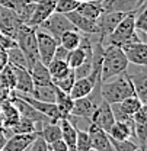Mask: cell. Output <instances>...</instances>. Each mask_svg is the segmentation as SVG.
<instances>
[{
  "label": "cell",
  "instance_id": "2",
  "mask_svg": "<svg viewBox=\"0 0 147 151\" xmlns=\"http://www.w3.org/2000/svg\"><path fill=\"white\" fill-rule=\"evenodd\" d=\"M128 65V60L119 47L104 45L102 65H101V81H106L115 76L127 71Z\"/></svg>",
  "mask_w": 147,
  "mask_h": 151
},
{
  "label": "cell",
  "instance_id": "34",
  "mask_svg": "<svg viewBox=\"0 0 147 151\" xmlns=\"http://www.w3.org/2000/svg\"><path fill=\"white\" fill-rule=\"evenodd\" d=\"M7 61H9L10 65L28 68V65H26V58H25V55L22 54V51L19 50L16 45L7 50Z\"/></svg>",
  "mask_w": 147,
  "mask_h": 151
},
{
  "label": "cell",
  "instance_id": "36",
  "mask_svg": "<svg viewBox=\"0 0 147 151\" xmlns=\"http://www.w3.org/2000/svg\"><path fill=\"white\" fill-rule=\"evenodd\" d=\"M134 28L137 31L147 32V10H146V1L137 9L135 16H134Z\"/></svg>",
  "mask_w": 147,
  "mask_h": 151
},
{
  "label": "cell",
  "instance_id": "35",
  "mask_svg": "<svg viewBox=\"0 0 147 151\" xmlns=\"http://www.w3.org/2000/svg\"><path fill=\"white\" fill-rule=\"evenodd\" d=\"M92 148L91 138L86 129H79L77 128V137H76V144H74V151H89Z\"/></svg>",
  "mask_w": 147,
  "mask_h": 151
},
{
  "label": "cell",
  "instance_id": "8",
  "mask_svg": "<svg viewBox=\"0 0 147 151\" xmlns=\"http://www.w3.org/2000/svg\"><path fill=\"white\" fill-rule=\"evenodd\" d=\"M35 35H37V48H38L39 61L42 64L48 65L50 61L54 57L55 48L58 45V41L54 37H51L48 32H45L41 28H38V26H37V31H35Z\"/></svg>",
  "mask_w": 147,
  "mask_h": 151
},
{
  "label": "cell",
  "instance_id": "28",
  "mask_svg": "<svg viewBox=\"0 0 147 151\" xmlns=\"http://www.w3.org/2000/svg\"><path fill=\"white\" fill-rule=\"evenodd\" d=\"M143 105H144V103H143L137 96H130L127 99H124L122 102L115 103L114 106H115L121 113H124V115H127V116H133Z\"/></svg>",
  "mask_w": 147,
  "mask_h": 151
},
{
  "label": "cell",
  "instance_id": "44",
  "mask_svg": "<svg viewBox=\"0 0 147 151\" xmlns=\"http://www.w3.org/2000/svg\"><path fill=\"white\" fill-rule=\"evenodd\" d=\"M77 1H80V3H83V1H99V0H77Z\"/></svg>",
  "mask_w": 147,
  "mask_h": 151
},
{
  "label": "cell",
  "instance_id": "40",
  "mask_svg": "<svg viewBox=\"0 0 147 151\" xmlns=\"http://www.w3.org/2000/svg\"><path fill=\"white\" fill-rule=\"evenodd\" d=\"M26 151H48V144L38 135L37 138L34 139V142L28 147Z\"/></svg>",
  "mask_w": 147,
  "mask_h": 151
},
{
  "label": "cell",
  "instance_id": "32",
  "mask_svg": "<svg viewBox=\"0 0 147 151\" xmlns=\"http://www.w3.org/2000/svg\"><path fill=\"white\" fill-rule=\"evenodd\" d=\"M74 81H76V76H74V71L70 70L67 74L61 76V77H57V78H51V83L54 84L57 89L66 92V93H70L72 87H73Z\"/></svg>",
  "mask_w": 147,
  "mask_h": 151
},
{
  "label": "cell",
  "instance_id": "4",
  "mask_svg": "<svg viewBox=\"0 0 147 151\" xmlns=\"http://www.w3.org/2000/svg\"><path fill=\"white\" fill-rule=\"evenodd\" d=\"M102 83V81H101ZM101 83H98L95 87H93L92 93L86 97H80V99H74L73 108H72V116L76 118H82V119H88L91 122V118H92L93 112L96 111L98 105L101 103L102 97H101V92H99V87H101Z\"/></svg>",
  "mask_w": 147,
  "mask_h": 151
},
{
  "label": "cell",
  "instance_id": "19",
  "mask_svg": "<svg viewBox=\"0 0 147 151\" xmlns=\"http://www.w3.org/2000/svg\"><path fill=\"white\" fill-rule=\"evenodd\" d=\"M54 6H55V0H41V1H37L28 25L29 26H35V28L39 26L54 12Z\"/></svg>",
  "mask_w": 147,
  "mask_h": 151
},
{
  "label": "cell",
  "instance_id": "27",
  "mask_svg": "<svg viewBox=\"0 0 147 151\" xmlns=\"http://www.w3.org/2000/svg\"><path fill=\"white\" fill-rule=\"evenodd\" d=\"M38 135L47 142V144H51L57 139H61V129H60V125L58 122H47L39 131Z\"/></svg>",
  "mask_w": 147,
  "mask_h": 151
},
{
  "label": "cell",
  "instance_id": "43",
  "mask_svg": "<svg viewBox=\"0 0 147 151\" xmlns=\"http://www.w3.org/2000/svg\"><path fill=\"white\" fill-rule=\"evenodd\" d=\"M7 138H9V131H7V128L0 127V150L4 147V144H6Z\"/></svg>",
  "mask_w": 147,
  "mask_h": 151
},
{
  "label": "cell",
  "instance_id": "31",
  "mask_svg": "<svg viewBox=\"0 0 147 151\" xmlns=\"http://www.w3.org/2000/svg\"><path fill=\"white\" fill-rule=\"evenodd\" d=\"M9 131L12 134H32V132H38L37 128V122L28 119V118H19V121L12 127L9 128Z\"/></svg>",
  "mask_w": 147,
  "mask_h": 151
},
{
  "label": "cell",
  "instance_id": "42",
  "mask_svg": "<svg viewBox=\"0 0 147 151\" xmlns=\"http://www.w3.org/2000/svg\"><path fill=\"white\" fill-rule=\"evenodd\" d=\"M67 55H69V50H66L64 47H61V45L58 44L57 48H55V52H54V57H53V58L66 61V60H67Z\"/></svg>",
  "mask_w": 147,
  "mask_h": 151
},
{
  "label": "cell",
  "instance_id": "17",
  "mask_svg": "<svg viewBox=\"0 0 147 151\" xmlns=\"http://www.w3.org/2000/svg\"><path fill=\"white\" fill-rule=\"evenodd\" d=\"M67 19L72 22L76 31H79L80 34H86V35H98V26H96V20L86 18L83 15H80L79 12H70L66 15Z\"/></svg>",
  "mask_w": 147,
  "mask_h": 151
},
{
  "label": "cell",
  "instance_id": "37",
  "mask_svg": "<svg viewBox=\"0 0 147 151\" xmlns=\"http://www.w3.org/2000/svg\"><path fill=\"white\" fill-rule=\"evenodd\" d=\"M80 1L77 0H55L54 12L61 13V15H67L70 12H74L79 7Z\"/></svg>",
  "mask_w": 147,
  "mask_h": 151
},
{
  "label": "cell",
  "instance_id": "25",
  "mask_svg": "<svg viewBox=\"0 0 147 151\" xmlns=\"http://www.w3.org/2000/svg\"><path fill=\"white\" fill-rule=\"evenodd\" d=\"M55 106L57 109L60 111L61 116L63 118H67L70 112H72V108H73V103H74V99L70 96V93H66L60 89L55 87V100H54Z\"/></svg>",
  "mask_w": 147,
  "mask_h": 151
},
{
  "label": "cell",
  "instance_id": "38",
  "mask_svg": "<svg viewBox=\"0 0 147 151\" xmlns=\"http://www.w3.org/2000/svg\"><path fill=\"white\" fill-rule=\"evenodd\" d=\"M111 145L114 151H134L138 145L135 141H131V139H122V141H118V139H112L109 138Z\"/></svg>",
  "mask_w": 147,
  "mask_h": 151
},
{
  "label": "cell",
  "instance_id": "5",
  "mask_svg": "<svg viewBox=\"0 0 147 151\" xmlns=\"http://www.w3.org/2000/svg\"><path fill=\"white\" fill-rule=\"evenodd\" d=\"M135 12H137V10L128 12V13L122 18V20H121V22L117 25V28L112 31V34L106 38V41H105L104 45L121 47V45L133 35V32L135 31V28H134V16H135Z\"/></svg>",
  "mask_w": 147,
  "mask_h": 151
},
{
  "label": "cell",
  "instance_id": "10",
  "mask_svg": "<svg viewBox=\"0 0 147 151\" xmlns=\"http://www.w3.org/2000/svg\"><path fill=\"white\" fill-rule=\"evenodd\" d=\"M91 122L95 124L96 127H99L101 129H104L105 132L109 131V128L115 122V118L112 113V108L108 102H105L104 99L101 100V103L98 105L96 111L93 112L92 118H91Z\"/></svg>",
  "mask_w": 147,
  "mask_h": 151
},
{
  "label": "cell",
  "instance_id": "39",
  "mask_svg": "<svg viewBox=\"0 0 147 151\" xmlns=\"http://www.w3.org/2000/svg\"><path fill=\"white\" fill-rule=\"evenodd\" d=\"M134 124H141V125H147V105H143L137 112L134 113L133 116Z\"/></svg>",
  "mask_w": 147,
  "mask_h": 151
},
{
  "label": "cell",
  "instance_id": "6",
  "mask_svg": "<svg viewBox=\"0 0 147 151\" xmlns=\"http://www.w3.org/2000/svg\"><path fill=\"white\" fill-rule=\"evenodd\" d=\"M127 13L124 12H102L99 18L96 19V26H98V42L102 45L105 44L106 38L112 34V31L117 28V25L122 20V18Z\"/></svg>",
  "mask_w": 147,
  "mask_h": 151
},
{
  "label": "cell",
  "instance_id": "12",
  "mask_svg": "<svg viewBox=\"0 0 147 151\" xmlns=\"http://www.w3.org/2000/svg\"><path fill=\"white\" fill-rule=\"evenodd\" d=\"M86 131L89 134L91 144H92V148L95 151H114L112 145H111L109 137H108V134L104 131V129H101L95 124L89 122Z\"/></svg>",
  "mask_w": 147,
  "mask_h": 151
},
{
  "label": "cell",
  "instance_id": "16",
  "mask_svg": "<svg viewBox=\"0 0 147 151\" xmlns=\"http://www.w3.org/2000/svg\"><path fill=\"white\" fill-rule=\"evenodd\" d=\"M146 0H102V12H124L128 13L137 10Z\"/></svg>",
  "mask_w": 147,
  "mask_h": 151
},
{
  "label": "cell",
  "instance_id": "23",
  "mask_svg": "<svg viewBox=\"0 0 147 151\" xmlns=\"http://www.w3.org/2000/svg\"><path fill=\"white\" fill-rule=\"evenodd\" d=\"M60 129H61V139L67 144L69 148H74L76 137H77V127L69 118H61L58 121Z\"/></svg>",
  "mask_w": 147,
  "mask_h": 151
},
{
  "label": "cell",
  "instance_id": "15",
  "mask_svg": "<svg viewBox=\"0 0 147 151\" xmlns=\"http://www.w3.org/2000/svg\"><path fill=\"white\" fill-rule=\"evenodd\" d=\"M124 54L127 57L130 64L134 65H147V44L146 42H137L131 45L121 47Z\"/></svg>",
  "mask_w": 147,
  "mask_h": 151
},
{
  "label": "cell",
  "instance_id": "26",
  "mask_svg": "<svg viewBox=\"0 0 147 151\" xmlns=\"http://www.w3.org/2000/svg\"><path fill=\"white\" fill-rule=\"evenodd\" d=\"M31 97L41 100V102H47V103H54L55 100V86L51 84H45V86H34L32 93L29 94Z\"/></svg>",
  "mask_w": 147,
  "mask_h": 151
},
{
  "label": "cell",
  "instance_id": "1",
  "mask_svg": "<svg viewBox=\"0 0 147 151\" xmlns=\"http://www.w3.org/2000/svg\"><path fill=\"white\" fill-rule=\"evenodd\" d=\"M99 92H101V97L105 102H108L109 105L119 103L130 96H135L133 83L130 80V76L127 71L115 76L106 81H102Z\"/></svg>",
  "mask_w": 147,
  "mask_h": 151
},
{
  "label": "cell",
  "instance_id": "7",
  "mask_svg": "<svg viewBox=\"0 0 147 151\" xmlns=\"http://www.w3.org/2000/svg\"><path fill=\"white\" fill-rule=\"evenodd\" d=\"M38 28H41L42 31L48 32V34H50L51 37H54L57 41L60 39V37H61L66 31L74 29V26L72 25V22L67 19V16H66V15H61V13H57V12H53Z\"/></svg>",
  "mask_w": 147,
  "mask_h": 151
},
{
  "label": "cell",
  "instance_id": "13",
  "mask_svg": "<svg viewBox=\"0 0 147 151\" xmlns=\"http://www.w3.org/2000/svg\"><path fill=\"white\" fill-rule=\"evenodd\" d=\"M137 67L138 68L135 70V73H130V71H127V73H128L130 80L133 83L135 96L146 105L147 103V71H146L147 65H137Z\"/></svg>",
  "mask_w": 147,
  "mask_h": 151
},
{
  "label": "cell",
  "instance_id": "46",
  "mask_svg": "<svg viewBox=\"0 0 147 151\" xmlns=\"http://www.w3.org/2000/svg\"><path fill=\"white\" fill-rule=\"evenodd\" d=\"M31 1H34V3H37V1H41V0H31Z\"/></svg>",
  "mask_w": 147,
  "mask_h": 151
},
{
  "label": "cell",
  "instance_id": "14",
  "mask_svg": "<svg viewBox=\"0 0 147 151\" xmlns=\"http://www.w3.org/2000/svg\"><path fill=\"white\" fill-rule=\"evenodd\" d=\"M38 137V132L32 134H12L4 147L0 151H26L28 147L34 142V139Z\"/></svg>",
  "mask_w": 147,
  "mask_h": 151
},
{
  "label": "cell",
  "instance_id": "24",
  "mask_svg": "<svg viewBox=\"0 0 147 151\" xmlns=\"http://www.w3.org/2000/svg\"><path fill=\"white\" fill-rule=\"evenodd\" d=\"M96 86V83H93L89 77H82V78H76L73 87L70 90V96L73 99H80V97H86L92 93L93 87Z\"/></svg>",
  "mask_w": 147,
  "mask_h": 151
},
{
  "label": "cell",
  "instance_id": "33",
  "mask_svg": "<svg viewBox=\"0 0 147 151\" xmlns=\"http://www.w3.org/2000/svg\"><path fill=\"white\" fill-rule=\"evenodd\" d=\"M50 74H51V78H57V77H61V76L67 74L72 68L69 67L67 61H63V60H55L53 58L50 61V64L47 65Z\"/></svg>",
  "mask_w": 147,
  "mask_h": 151
},
{
  "label": "cell",
  "instance_id": "30",
  "mask_svg": "<svg viewBox=\"0 0 147 151\" xmlns=\"http://www.w3.org/2000/svg\"><path fill=\"white\" fill-rule=\"evenodd\" d=\"M80 39H82V34H80L79 31H76V29H70V31H66V32L60 37L58 44H60L61 47H64L66 50L72 51V50L79 47Z\"/></svg>",
  "mask_w": 147,
  "mask_h": 151
},
{
  "label": "cell",
  "instance_id": "11",
  "mask_svg": "<svg viewBox=\"0 0 147 151\" xmlns=\"http://www.w3.org/2000/svg\"><path fill=\"white\" fill-rule=\"evenodd\" d=\"M20 25H22V22L19 20L15 12L0 6V34L1 35L15 39Z\"/></svg>",
  "mask_w": 147,
  "mask_h": 151
},
{
  "label": "cell",
  "instance_id": "41",
  "mask_svg": "<svg viewBox=\"0 0 147 151\" xmlns=\"http://www.w3.org/2000/svg\"><path fill=\"white\" fill-rule=\"evenodd\" d=\"M48 151H69V147L63 139H57L54 142L48 144Z\"/></svg>",
  "mask_w": 147,
  "mask_h": 151
},
{
  "label": "cell",
  "instance_id": "9",
  "mask_svg": "<svg viewBox=\"0 0 147 151\" xmlns=\"http://www.w3.org/2000/svg\"><path fill=\"white\" fill-rule=\"evenodd\" d=\"M10 102L16 106L19 115H20L22 118H28V119H31V121H34V122H37V124L51 122L47 116H44L42 113L38 112L34 106H31V105H29L28 102H25L22 97H19L18 94L13 93V90H12V93H10Z\"/></svg>",
  "mask_w": 147,
  "mask_h": 151
},
{
  "label": "cell",
  "instance_id": "22",
  "mask_svg": "<svg viewBox=\"0 0 147 151\" xmlns=\"http://www.w3.org/2000/svg\"><path fill=\"white\" fill-rule=\"evenodd\" d=\"M34 86H45V84H51V74L47 68L45 64H42L41 61L34 63L29 68H28Z\"/></svg>",
  "mask_w": 147,
  "mask_h": 151
},
{
  "label": "cell",
  "instance_id": "29",
  "mask_svg": "<svg viewBox=\"0 0 147 151\" xmlns=\"http://www.w3.org/2000/svg\"><path fill=\"white\" fill-rule=\"evenodd\" d=\"M76 12H79L80 15L92 19V20H96V19L99 18V15L102 13L101 1H83V3L79 4V7L76 9Z\"/></svg>",
  "mask_w": 147,
  "mask_h": 151
},
{
  "label": "cell",
  "instance_id": "3",
  "mask_svg": "<svg viewBox=\"0 0 147 151\" xmlns=\"http://www.w3.org/2000/svg\"><path fill=\"white\" fill-rule=\"evenodd\" d=\"M35 31H37L35 26H29V25L22 23V25L19 26L18 32H16V37H15L16 47L22 51V54L26 58V65H28V68H29L34 63L39 61Z\"/></svg>",
  "mask_w": 147,
  "mask_h": 151
},
{
  "label": "cell",
  "instance_id": "18",
  "mask_svg": "<svg viewBox=\"0 0 147 151\" xmlns=\"http://www.w3.org/2000/svg\"><path fill=\"white\" fill-rule=\"evenodd\" d=\"M12 70H13V76H15V89L13 90L23 94L32 93L34 83H32V78H31V74H29L28 68L12 65Z\"/></svg>",
  "mask_w": 147,
  "mask_h": 151
},
{
  "label": "cell",
  "instance_id": "47",
  "mask_svg": "<svg viewBox=\"0 0 147 151\" xmlns=\"http://www.w3.org/2000/svg\"><path fill=\"white\" fill-rule=\"evenodd\" d=\"M89 151H95V150H93V148H91V150H89Z\"/></svg>",
  "mask_w": 147,
  "mask_h": 151
},
{
  "label": "cell",
  "instance_id": "20",
  "mask_svg": "<svg viewBox=\"0 0 147 151\" xmlns=\"http://www.w3.org/2000/svg\"><path fill=\"white\" fill-rule=\"evenodd\" d=\"M108 137L112 139H134V121L122 122V121H115L114 125L106 132Z\"/></svg>",
  "mask_w": 147,
  "mask_h": 151
},
{
  "label": "cell",
  "instance_id": "45",
  "mask_svg": "<svg viewBox=\"0 0 147 151\" xmlns=\"http://www.w3.org/2000/svg\"><path fill=\"white\" fill-rule=\"evenodd\" d=\"M134 151H146V150H144V148H140V147H137V148H135Z\"/></svg>",
  "mask_w": 147,
  "mask_h": 151
},
{
  "label": "cell",
  "instance_id": "21",
  "mask_svg": "<svg viewBox=\"0 0 147 151\" xmlns=\"http://www.w3.org/2000/svg\"><path fill=\"white\" fill-rule=\"evenodd\" d=\"M0 118H1V125L3 128H12L16 122L19 121L20 115H19L16 106L9 100H4L0 103Z\"/></svg>",
  "mask_w": 147,
  "mask_h": 151
}]
</instances>
